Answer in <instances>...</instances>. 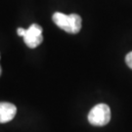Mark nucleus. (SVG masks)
I'll return each instance as SVG.
<instances>
[{"label":"nucleus","instance_id":"obj_1","mask_svg":"<svg viewBox=\"0 0 132 132\" xmlns=\"http://www.w3.org/2000/svg\"><path fill=\"white\" fill-rule=\"evenodd\" d=\"M52 20L57 27L68 33L76 34L81 29V17L77 14L66 15L56 12L53 14Z\"/></svg>","mask_w":132,"mask_h":132},{"label":"nucleus","instance_id":"obj_2","mask_svg":"<svg viewBox=\"0 0 132 132\" xmlns=\"http://www.w3.org/2000/svg\"><path fill=\"white\" fill-rule=\"evenodd\" d=\"M88 121L94 126H104L111 120V109L106 104H98L90 110Z\"/></svg>","mask_w":132,"mask_h":132},{"label":"nucleus","instance_id":"obj_3","mask_svg":"<svg viewBox=\"0 0 132 132\" xmlns=\"http://www.w3.org/2000/svg\"><path fill=\"white\" fill-rule=\"evenodd\" d=\"M26 45L29 48L37 47L42 42V28L37 24H32L26 29V33L23 36Z\"/></svg>","mask_w":132,"mask_h":132},{"label":"nucleus","instance_id":"obj_4","mask_svg":"<svg viewBox=\"0 0 132 132\" xmlns=\"http://www.w3.org/2000/svg\"><path fill=\"white\" fill-rule=\"evenodd\" d=\"M17 113V108L14 104L0 102V123L11 121Z\"/></svg>","mask_w":132,"mask_h":132},{"label":"nucleus","instance_id":"obj_5","mask_svg":"<svg viewBox=\"0 0 132 132\" xmlns=\"http://www.w3.org/2000/svg\"><path fill=\"white\" fill-rule=\"evenodd\" d=\"M125 63H126V65L132 70V51L129 52L126 55V57H125Z\"/></svg>","mask_w":132,"mask_h":132},{"label":"nucleus","instance_id":"obj_6","mask_svg":"<svg viewBox=\"0 0 132 132\" xmlns=\"http://www.w3.org/2000/svg\"><path fill=\"white\" fill-rule=\"evenodd\" d=\"M17 32H18V34H19L20 36H24V33H26V29L22 28H19L17 29Z\"/></svg>","mask_w":132,"mask_h":132},{"label":"nucleus","instance_id":"obj_7","mask_svg":"<svg viewBox=\"0 0 132 132\" xmlns=\"http://www.w3.org/2000/svg\"><path fill=\"white\" fill-rule=\"evenodd\" d=\"M0 75H1V68H0Z\"/></svg>","mask_w":132,"mask_h":132}]
</instances>
